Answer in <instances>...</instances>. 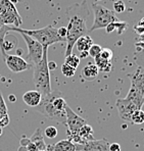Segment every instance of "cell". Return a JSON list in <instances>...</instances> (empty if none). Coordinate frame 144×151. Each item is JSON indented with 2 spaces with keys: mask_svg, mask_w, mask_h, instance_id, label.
I'll return each mask as SVG.
<instances>
[{
  "mask_svg": "<svg viewBox=\"0 0 144 151\" xmlns=\"http://www.w3.org/2000/svg\"><path fill=\"white\" fill-rule=\"evenodd\" d=\"M144 123V111L142 109H137L131 115V124L141 125Z\"/></svg>",
  "mask_w": 144,
  "mask_h": 151,
  "instance_id": "obj_22",
  "label": "cell"
},
{
  "mask_svg": "<svg viewBox=\"0 0 144 151\" xmlns=\"http://www.w3.org/2000/svg\"><path fill=\"white\" fill-rule=\"evenodd\" d=\"M99 55H100L102 58L106 59V60L112 61V56H114V52H112V50L109 49V48H102V50H101V52Z\"/></svg>",
  "mask_w": 144,
  "mask_h": 151,
  "instance_id": "obj_27",
  "label": "cell"
},
{
  "mask_svg": "<svg viewBox=\"0 0 144 151\" xmlns=\"http://www.w3.org/2000/svg\"><path fill=\"white\" fill-rule=\"evenodd\" d=\"M47 66H48V70H56L57 64H56V63H54V61H48Z\"/></svg>",
  "mask_w": 144,
  "mask_h": 151,
  "instance_id": "obj_34",
  "label": "cell"
},
{
  "mask_svg": "<svg viewBox=\"0 0 144 151\" xmlns=\"http://www.w3.org/2000/svg\"><path fill=\"white\" fill-rule=\"evenodd\" d=\"M108 151H121V145L119 143H112L108 146Z\"/></svg>",
  "mask_w": 144,
  "mask_h": 151,
  "instance_id": "obj_32",
  "label": "cell"
},
{
  "mask_svg": "<svg viewBox=\"0 0 144 151\" xmlns=\"http://www.w3.org/2000/svg\"><path fill=\"white\" fill-rule=\"evenodd\" d=\"M30 140L36 145V147L38 150H47V145L45 144L43 134H42V131L40 128L36 129V131H35L34 134L32 135V137L30 138Z\"/></svg>",
  "mask_w": 144,
  "mask_h": 151,
  "instance_id": "obj_17",
  "label": "cell"
},
{
  "mask_svg": "<svg viewBox=\"0 0 144 151\" xmlns=\"http://www.w3.org/2000/svg\"><path fill=\"white\" fill-rule=\"evenodd\" d=\"M95 1H96V2H100L101 0H95Z\"/></svg>",
  "mask_w": 144,
  "mask_h": 151,
  "instance_id": "obj_43",
  "label": "cell"
},
{
  "mask_svg": "<svg viewBox=\"0 0 144 151\" xmlns=\"http://www.w3.org/2000/svg\"><path fill=\"white\" fill-rule=\"evenodd\" d=\"M80 61H81V59H80V57L78 56V55L72 53V54L66 56L65 63H66L68 65L72 66V68H76V70H77V68H78L79 64H80Z\"/></svg>",
  "mask_w": 144,
  "mask_h": 151,
  "instance_id": "obj_23",
  "label": "cell"
},
{
  "mask_svg": "<svg viewBox=\"0 0 144 151\" xmlns=\"http://www.w3.org/2000/svg\"><path fill=\"white\" fill-rule=\"evenodd\" d=\"M26 148H27V150H28V151H38V149H37V147H36V145H35V144L33 143L31 140H30V143H29L28 145L26 146Z\"/></svg>",
  "mask_w": 144,
  "mask_h": 151,
  "instance_id": "obj_33",
  "label": "cell"
},
{
  "mask_svg": "<svg viewBox=\"0 0 144 151\" xmlns=\"http://www.w3.org/2000/svg\"><path fill=\"white\" fill-rule=\"evenodd\" d=\"M47 151H76V145L68 139L60 140L57 143L48 145Z\"/></svg>",
  "mask_w": 144,
  "mask_h": 151,
  "instance_id": "obj_13",
  "label": "cell"
},
{
  "mask_svg": "<svg viewBox=\"0 0 144 151\" xmlns=\"http://www.w3.org/2000/svg\"><path fill=\"white\" fill-rule=\"evenodd\" d=\"M108 141L106 139L101 140H90L84 144L76 145V151H108Z\"/></svg>",
  "mask_w": 144,
  "mask_h": 151,
  "instance_id": "obj_11",
  "label": "cell"
},
{
  "mask_svg": "<svg viewBox=\"0 0 144 151\" xmlns=\"http://www.w3.org/2000/svg\"><path fill=\"white\" fill-rule=\"evenodd\" d=\"M19 34L25 40L27 47H28L27 59L29 60V63H38L42 59V56H43V46L38 41H36L34 38L28 36L27 34H24V33H19Z\"/></svg>",
  "mask_w": 144,
  "mask_h": 151,
  "instance_id": "obj_7",
  "label": "cell"
},
{
  "mask_svg": "<svg viewBox=\"0 0 144 151\" xmlns=\"http://www.w3.org/2000/svg\"><path fill=\"white\" fill-rule=\"evenodd\" d=\"M8 100H9L10 102H12V103H13V102L17 101V97H15V95L10 94L9 96H8Z\"/></svg>",
  "mask_w": 144,
  "mask_h": 151,
  "instance_id": "obj_37",
  "label": "cell"
},
{
  "mask_svg": "<svg viewBox=\"0 0 144 151\" xmlns=\"http://www.w3.org/2000/svg\"><path fill=\"white\" fill-rule=\"evenodd\" d=\"M19 143H21V146H24V147H26V146L28 145L29 143H30V138H26V137H24V138L21 139Z\"/></svg>",
  "mask_w": 144,
  "mask_h": 151,
  "instance_id": "obj_35",
  "label": "cell"
},
{
  "mask_svg": "<svg viewBox=\"0 0 144 151\" xmlns=\"http://www.w3.org/2000/svg\"><path fill=\"white\" fill-rule=\"evenodd\" d=\"M78 151H82V150H78Z\"/></svg>",
  "mask_w": 144,
  "mask_h": 151,
  "instance_id": "obj_45",
  "label": "cell"
},
{
  "mask_svg": "<svg viewBox=\"0 0 144 151\" xmlns=\"http://www.w3.org/2000/svg\"><path fill=\"white\" fill-rule=\"evenodd\" d=\"M8 114L7 112V107H6L5 101H4V98L2 96L1 92H0V115H5Z\"/></svg>",
  "mask_w": 144,
  "mask_h": 151,
  "instance_id": "obj_29",
  "label": "cell"
},
{
  "mask_svg": "<svg viewBox=\"0 0 144 151\" xmlns=\"http://www.w3.org/2000/svg\"><path fill=\"white\" fill-rule=\"evenodd\" d=\"M66 27H60V28L57 29V34L59 35V37H61L63 39L66 40Z\"/></svg>",
  "mask_w": 144,
  "mask_h": 151,
  "instance_id": "obj_31",
  "label": "cell"
},
{
  "mask_svg": "<svg viewBox=\"0 0 144 151\" xmlns=\"http://www.w3.org/2000/svg\"><path fill=\"white\" fill-rule=\"evenodd\" d=\"M47 46H43V56L38 63L34 64V84L36 90L42 95H47L52 92L50 83V70L47 66Z\"/></svg>",
  "mask_w": 144,
  "mask_h": 151,
  "instance_id": "obj_3",
  "label": "cell"
},
{
  "mask_svg": "<svg viewBox=\"0 0 144 151\" xmlns=\"http://www.w3.org/2000/svg\"><path fill=\"white\" fill-rule=\"evenodd\" d=\"M125 9H126V5L122 0L116 1L114 3V12L116 13H122L125 12Z\"/></svg>",
  "mask_w": 144,
  "mask_h": 151,
  "instance_id": "obj_28",
  "label": "cell"
},
{
  "mask_svg": "<svg viewBox=\"0 0 144 151\" xmlns=\"http://www.w3.org/2000/svg\"><path fill=\"white\" fill-rule=\"evenodd\" d=\"M9 1H10V2H12V3H13V4H14V5H15V4H17V2L19 1V0H9Z\"/></svg>",
  "mask_w": 144,
  "mask_h": 151,
  "instance_id": "obj_41",
  "label": "cell"
},
{
  "mask_svg": "<svg viewBox=\"0 0 144 151\" xmlns=\"http://www.w3.org/2000/svg\"><path fill=\"white\" fill-rule=\"evenodd\" d=\"M38 151H47V150H38Z\"/></svg>",
  "mask_w": 144,
  "mask_h": 151,
  "instance_id": "obj_44",
  "label": "cell"
},
{
  "mask_svg": "<svg viewBox=\"0 0 144 151\" xmlns=\"http://www.w3.org/2000/svg\"><path fill=\"white\" fill-rule=\"evenodd\" d=\"M17 12L15 5L9 0H0V15L7 12Z\"/></svg>",
  "mask_w": 144,
  "mask_h": 151,
  "instance_id": "obj_21",
  "label": "cell"
},
{
  "mask_svg": "<svg viewBox=\"0 0 144 151\" xmlns=\"http://www.w3.org/2000/svg\"><path fill=\"white\" fill-rule=\"evenodd\" d=\"M135 31H136L139 35H141V34H143V33H144V28H143V27H140V26H136V27H135Z\"/></svg>",
  "mask_w": 144,
  "mask_h": 151,
  "instance_id": "obj_36",
  "label": "cell"
},
{
  "mask_svg": "<svg viewBox=\"0 0 144 151\" xmlns=\"http://www.w3.org/2000/svg\"><path fill=\"white\" fill-rule=\"evenodd\" d=\"M138 26H140V27H143V28H144V19H141L140 22H139V25H138Z\"/></svg>",
  "mask_w": 144,
  "mask_h": 151,
  "instance_id": "obj_40",
  "label": "cell"
},
{
  "mask_svg": "<svg viewBox=\"0 0 144 151\" xmlns=\"http://www.w3.org/2000/svg\"><path fill=\"white\" fill-rule=\"evenodd\" d=\"M94 63L96 64V66L98 68L99 72L105 73V74H108V73L112 70V63L110 60H106V59L102 58L100 55L96 56L94 58Z\"/></svg>",
  "mask_w": 144,
  "mask_h": 151,
  "instance_id": "obj_18",
  "label": "cell"
},
{
  "mask_svg": "<svg viewBox=\"0 0 144 151\" xmlns=\"http://www.w3.org/2000/svg\"><path fill=\"white\" fill-rule=\"evenodd\" d=\"M129 78L131 80V87L126 97L141 109L144 104V68L138 66L130 74Z\"/></svg>",
  "mask_w": 144,
  "mask_h": 151,
  "instance_id": "obj_4",
  "label": "cell"
},
{
  "mask_svg": "<svg viewBox=\"0 0 144 151\" xmlns=\"http://www.w3.org/2000/svg\"><path fill=\"white\" fill-rule=\"evenodd\" d=\"M78 135L81 137V139L84 141V143L94 139L93 138V129L88 124H86V125H84L83 127L80 128V130L78 131Z\"/></svg>",
  "mask_w": 144,
  "mask_h": 151,
  "instance_id": "obj_20",
  "label": "cell"
},
{
  "mask_svg": "<svg viewBox=\"0 0 144 151\" xmlns=\"http://www.w3.org/2000/svg\"><path fill=\"white\" fill-rule=\"evenodd\" d=\"M66 15L68 17V24L66 27V56H68L73 53L77 40L84 35H88L87 19L89 17V8L87 2L82 1L71 5L66 9Z\"/></svg>",
  "mask_w": 144,
  "mask_h": 151,
  "instance_id": "obj_1",
  "label": "cell"
},
{
  "mask_svg": "<svg viewBox=\"0 0 144 151\" xmlns=\"http://www.w3.org/2000/svg\"><path fill=\"white\" fill-rule=\"evenodd\" d=\"M128 28V24L126 22H120V21H116V22H112L110 23L109 25L106 26V33L110 34L112 33L114 31H118V34L122 35Z\"/></svg>",
  "mask_w": 144,
  "mask_h": 151,
  "instance_id": "obj_19",
  "label": "cell"
},
{
  "mask_svg": "<svg viewBox=\"0 0 144 151\" xmlns=\"http://www.w3.org/2000/svg\"><path fill=\"white\" fill-rule=\"evenodd\" d=\"M4 61H5L6 66L8 68V70H10L14 74L28 70L32 66V64L29 63L26 59H24L19 55L6 54V56L4 57Z\"/></svg>",
  "mask_w": 144,
  "mask_h": 151,
  "instance_id": "obj_9",
  "label": "cell"
},
{
  "mask_svg": "<svg viewBox=\"0 0 144 151\" xmlns=\"http://www.w3.org/2000/svg\"><path fill=\"white\" fill-rule=\"evenodd\" d=\"M101 50H102V47L100 45H97V44H92V46L90 47V49L88 50V55L89 56L95 58L96 56H98L100 54Z\"/></svg>",
  "mask_w": 144,
  "mask_h": 151,
  "instance_id": "obj_25",
  "label": "cell"
},
{
  "mask_svg": "<svg viewBox=\"0 0 144 151\" xmlns=\"http://www.w3.org/2000/svg\"><path fill=\"white\" fill-rule=\"evenodd\" d=\"M42 96L43 95L37 90H31L26 92L23 95V101L25 102L28 106L34 108L41 102L42 100Z\"/></svg>",
  "mask_w": 144,
  "mask_h": 151,
  "instance_id": "obj_12",
  "label": "cell"
},
{
  "mask_svg": "<svg viewBox=\"0 0 144 151\" xmlns=\"http://www.w3.org/2000/svg\"><path fill=\"white\" fill-rule=\"evenodd\" d=\"M93 44V40L89 35H84V36L80 37L75 43L77 50L79 52H88V50L90 49V47Z\"/></svg>",
  "mask_w": 144,
  "mask_h": 151,
  "instance_id": "obj_15",
  "label": "cell"
},
{
  "mask_svg": "<svg viewBox=\"0 0 144 151\" xmlns=\"http://www.w3.org/2000/svg\"><path fill=\"white\" fill-rule=\"evenodd\" d=\"M92 9L94 12V22L90 29V32L98 29H104L110 23L118 21V17L114 10L108 9L97 2L92 3Z\"/></svg>",
  "mask_w": 144,
  "mask_h": 151,
  "instance_id": "obj_6",
  "label": "cell"
},
{
  "mask_svg": "<svg viewBox=\"0 0 144 151\" xmlns=\"http://www.w3.org/2000/svg\"><path fill=\"white\" fill-rule=\"evenodd\" d=\"M66 128H68L66 134H75V133H78L80 128L87 124L86 119L77 114V113L68 105V103H66Z\"/></svg>",
  "mask_w": 144,
  "mask_h": 151,
  "instance_id": "obj_8",
  "label": "cell"
},
{
  "mask_svg": "<svg viewBox=\"0 0 144 151\" xmlns=\"http://www.w3.org/2000/svg\"><path fill=\"white\" fill-rule=\"evenodd\" d=\"M76 70H77L76 68L68 65L66 63H63V65H61V73H63V75L66 78L74 77L75 74H76Z\"/></svg>",
  "mask_w": 144,
  "mask_h": 151,
  "instance_id": "obj_24",
  "label": "cell"
},
{
  "mask_svg": "<svg viewBox=\"0 0 144 151\" xmlns=\"http://www.w3.org/2000/svg\"><path fill=\"white\" fill-rule=\"evenodd\" d=\"M57 134H58V131L53 126L47 127V128L45 129V131H44V135L49 139H54L55 137L57 136Z\"/></svg>",
  "mask_w": 144,
  "mask_h": 151,
  "instance_id": "obj_26",
  "label": "cell"
},
{
  "mask_svg": "<svg viewBox=\"0 0 144 151\" xmlns=\"http://www.w3.org/2000/svg\"><path fill=\"white\" fill-rule=\"evenodd\" d=\"M17 151H28V150H27L26 147H24V146H21V147L19 148V150H17Z\"/></svg>",
  "mask_w": 144,
  "mask_h": 151,
  "instance_id": "obj_39",
  "label": "cell"
},
{
  "mask_svg": "<svg viewBox=\"0 0 144 151\" xmlns=\"http://www.w3.org/2000/svg\"><path fill=\"white\" fill-rule=\"evenodd\" d=\"M17 46V39L15 38L14 35H7L5 36L3 40V44H2V55H3V58L6 56V54L8 51L14 49Z\"/></svg>",
  "mask_w": 144,
  "mask_h": 151,
  "instance_id": "obj_16",
  "label": "cell"
},
{
  "mask_svg": "<svg viewBox=\"0 0 144 151\" xmlns=\"http://www.w3.org/2000/svg\"><path fill=\"white\" fill-rule=\"evenodd\" d=\"M33 110L40 112L45 117H47V119L55 121L57 123H60L63 125H66V111H59V110L54 108V106L52 105V92L50 94L43 95L41 102L36 107L33 108Z\"/></svg>",
  "mask_w": 144,
  "mask_h": 151,
  "instance_id": "obj_5",
  "label": "cell"
},
{
  "mask_svg": "<svg viewBox=\"0 0 144 151\" xmlns=\"http://www.w3.org/2000/svg\"><path fill=\"white\" fill-rule=\"evenodd\" d=\"M8 30L10 32L27 34L28 36L34 38L36 41H38L42 46H47V47H49L52 44L66 41L57 34V29L50 25L42 29H37V30H25V29L17 28V27H8Z\"/></svg>",
  "mask_w": 144,
  "mask_h": 151,
  "instance_id": "obj_2",
  "label": "cell"
},
{
  "mask_svg": "<svg viewBox=\"0 0 144 151\" xmlns=\"http://www.w3.org/2000/svg\"><path fill=\"white\" fill-rule=\"evenodd\" d=\"M116 106L118 108V111L123 121L128 122V123H131V115L132 113L137 109H140V108L137 107V105L132 102L131 100L125 97V98H120L117 99L116 101Z\"/></svg>",
  "mask_w": 144,
  "mask_h": 151,
  "instance_id": "obj_10",
  "label": "cell"
},
{
  "mask_svg": "<svg viewBox=\"0 0 144 151\" xmlns=\"http://www.w3.org/2000/svg\"><path fill=\"white\" fill-rule=\"evenodd\" d=\"M88 56V52H80V58H83V57Z\"/></svg>",
  "mask_w": 144,
  "mask_h": 151,
  "instance_id": "obj_38",
  "label": "cell"
},
{
  "mask_svg": "<svg viewBox=\"0 0 144 151\" xmlns=\"http://www.w3.org/2000/svg\"><path fill=\"white\" fill-rule=\"evenodd\" d=\"M2 133H3V132H2V128H1V127H0V137H1Z\"/></svg>",
  "mask_w": 144,
  "mask_h": 151,
  "instance_id": "obj_42",
  "label": "cell"
},
{
  "mask_svg": "<svg viewBox=\"0 0 144 151\" xmlns=\"http://www.w3.org/2000/svg\"><path fill=\"white\" fill-rule=\"evenodd\" d=\"M99 74V70H98V68L96 66L95 63H88L82 68V72H81V75L83 77L84 80L86 81H92L94 80L95 78L98 76Z\"/></svg>",
  "mask_w": 144,
  "mask_h": 151,
  "instance_id": "obj_14",
  "label": "cell"
},
{
  "mask_svg": "<svg viewBox=\"0 0 144 151\" xmlns=\"http://www.w3.org/2000/svg\"><path fill=\"white\" fill-rule=\"evenodd\" d=\"M8 124H9V116H8V114L1 115L0 116V127L4 128V127H7Z\"/></svg>",
  "mask_w": 144,
  "mask_h": 151,
  "instance_id": "obj_30",
  "label": "cell"
}]
</instances>
